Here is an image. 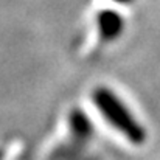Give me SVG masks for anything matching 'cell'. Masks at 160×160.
Returning <instances> with one entry per match:
<instances>
[{
  "mask_svg": "<svg viewBox=\"0 0 160 160\" xmlns=\"http://www.w3.org/2000/svg\"><path fill=\"white\" fill-rule=\"evenodd\" d=\"M115 3H121V5H126V3H129V2H132V0H113Z\"/></svg>",
  "mask_w": 160,
  "mask_h": 160,
  "instance_id": "obj_4",
  "label": "cell"
},
{
  "mask_svg": "<svg viewBox=\"0 0 160 160\" xmlns=\"http://www.w3.org/2000/svg\"><path fill=\"white\" fill-rule=\"evenodd\" d=\"M70 128L76 142H87L92 135V126L89 118L81 110H73L70 115Z\"/></svg>",
  "mask_w": 160,
  "mask_h": 160,
  "instance_id": "obj_3",
  "label": "cell"
},
{
  "mask_svg": "<svg viewBox=\"0 0 160 160\" xmlns=\"http://www.w3.org/2000/svg\"><path fill=\"white\" fill-rule=\"evenodd\" d=\"M97 20H98V31L104 41H115L123 33V28H124L123 17L112 9L101 11Z\"/></svg>",
  "mask_w": 160,
  "mask_h": 160,
  "instance_id": "obj_2",
  "label": "cell"
},
{
  "mask_svg": "<svg viewBox=\"0 0 160 160\" xmlns=\"http://www.w3.org/2000/svg\"><path fill=\"white\" fill-rule=\"evenodd\" d=\"M93 103L107 120L110 126H113L120 134H123L129 142L140 145L145 142L146 134L145 129L138 124V121L132 117V113L126 106L118 100V97L106 87H100L93 92Z\"/></svg>",
  "mask_w": 160,
  "mask_h": 160,
  "instance_id": "obj_1",
  "label": "cell"
}]
</instances>
